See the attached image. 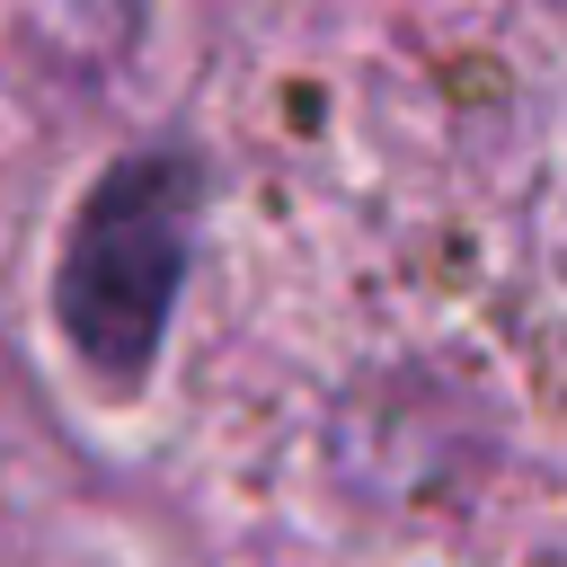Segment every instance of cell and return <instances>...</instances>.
<instances>
[{
	"label": "cell",
	"instance_id": "cell-1",
	"mask_svg": "<svg viewBox=\"0 0 567 567\" xmlns=\"http://www.w3.org/2000/svg\"><path fill=\"white\" fill-rule=\"evenodd\" d=\"M195 195H204L195 159L151 151V159H124L80 204L71 248H62V328L80 337L89 363H106V372L151 363L168 301H177V275H186Z\"/></svg>",
	"mask_w": 567,
	"mask_h": 567
}]
</instances>
